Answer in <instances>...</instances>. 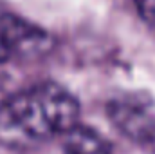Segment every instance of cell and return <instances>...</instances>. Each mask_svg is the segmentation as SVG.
<instances>
[{
  "instance_id": "cell-1",
  "label": "cell",
  "mask_w": 155,
  "mask_h": 154,
  "mask_svg": "<svg viewBox=\"0 0 155 154\" xmlns=\"http://www.w3.org/2000/svg\"><path fill=\"white\" fill-rule=\"evenodd\" d=\"M76 98L54 83H43L9 98L0 107V142L33 147L78 125Z\"/></svg>"
},
{
  "instance_id": "cell-2",
  "label": "cell",
  "mask_w": 155,
  "mask_h": 154,
  "mask_svg": "<svg viewBox=\"0 0 155 154\" xmlns=\"http://www.w3.org/2000/svg\"><path fill=\"white\" fill-rule=\"evenodd\" d=\"M51 38L40 27L13 15L0 16V62L45 53Z\"/></svg>"
},
{
  "instance_id": "cell-3",
  "label": "cell",
  "mask_w": 155,
  "mask_h": 154,
  "mask_svg": "<svg viewBox=\"0 0 155 154\" xmlns=\"http://www.w3.org/2000/svg\"><path fill=\"white\" fill-rule=\"evenodd\" d=\"M110 118L117 127L135 142L155 140V107L152 102L126 96L110 103Z\"/></svg>"
},
{
  "instance_id": "cell-4",
  "label": "cell",
  "mask_w": 155,
  "mask_h": 154,
  "mask_svg": "<svg viewBox=\"0 0 155 154\" xmlns=\"http://www.w3.org/2000/svg\"><path fill=\"white\" fill-rule=\"evenodd\" d=\"M63 151L65 154H112L110 145L103 140V136L81 125H74L65 132Z\"/></svg>"
},
{
  "instance_id": "cell-5",
  "label": "cell",
  "mask_w": 155,
  "mask_h": 154,
  "mask_svg": "<svg viewBox=\"0 0 155 154\" xmlns=\"http://www.w3.org/2000/svg\"><path fill=\"white\" fill-rule=\"evenodd\" d=\"M135 2H137V9L141 16L155 24V0H135Z\"/></svg>"
}]
</instances>
